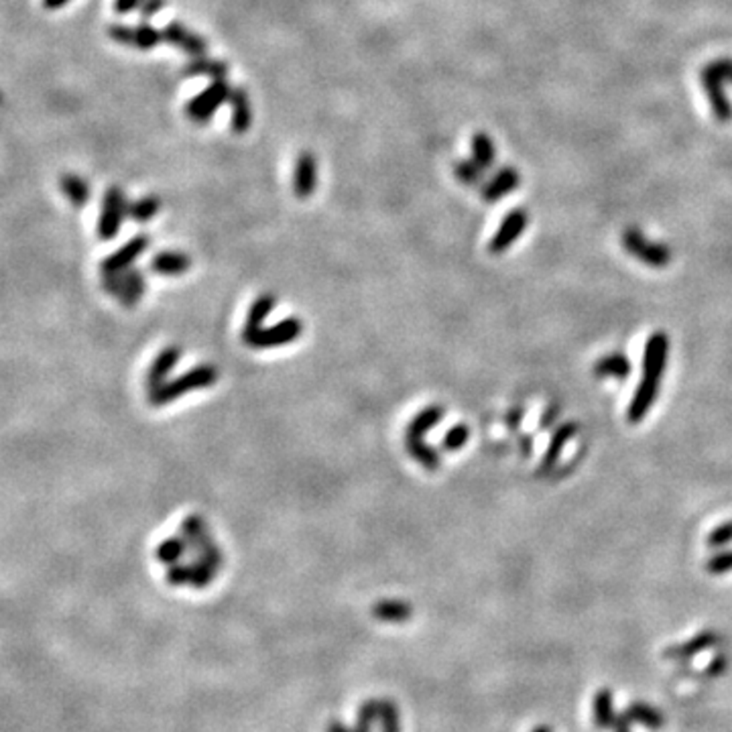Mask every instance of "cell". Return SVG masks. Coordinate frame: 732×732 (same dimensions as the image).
<instances>
[{"instance_id":"6da1fadb","label":"cell","mask_w":732,"mask_h":732,"mask_svg":"<svg viewBox=\"0 0 732 732\" xmlns=\"http://www.w3.org/2000/svg\"><path fill=\"white\" fill-rule=\"evenodd\" d=\"M218 383V369L212 364H198L194 369H189L187 372H183L181 377L173 378V381H167L165 385H161L159 389L149 391V403L153 407H163L171 401L179 399L183 395L192 391L208 389Z\"/></svg>"},{"instance_id":"7a4b0ae2","label":"cell","mask_w":732,"mask_h":732,"mask_svg":"<svg viewBox=\"0 0 732 732\" xmlns=\"http://www.w3.org/2000/svg\"><path fill=\"white\" fill-rule=\"evenodd\" d=\"M102 287L112 298H116L124 307L137 306L147 291V279L143 271L131 269L118 273H102Z\"/></svg>"},{"instance_id":"3957f363","label":"cell","mask_w":732,"mask_h":732,"mask_svg":"<svg viewBox=\"0 0 732 732\" xmlns=\"http://www.w3.org/2000/svg\"><path fill=\"white\" fill-rule=\"evenodd\" d=\"M623 249L629 252L631 257L639 259L643 265L651 267V269H664L672 260L670 246L649 241V238L635 227H629L623 232Z\"/></svg>"},{"instance_id":"277c9868","label":"cell","mask_w":732,"mask_h":732,"mask_svg":"<svg viewBox=\"0 0 732 732\" xmlns=\"http://www.w3.org/2000/svg\"><path fill=\"white\" fill-rule=\"evenodd\" d=\"M232 86L227 80H214L186 104V115L195 124H206L214 118L218 108L228 102Z\"/></svg>"},{"instance_id":"5b68a950","label":"cell","mask_w":732,"mask_h":732,"mask_svg":"<svg viewBox=\"0 0 732 732\" xmlns=\"http://www.w3.org/2000/svg\"><path fill=\"white\" fill-rule=\"evenodd\" d=\"M126 216H129V202H126L123 187H118V186L108 187L102 200V210H100V218H98L96 235L100 236L102 241H112V238H116Z\"/></svg>"},{"instance_id":"8992f818","label":"cell","mask_w":732,"mask_h":732,"mask_svg":"<svg viewBox=\"0 0 732 732\" xmlns=\"http://www.w3.org/2000/svg\"><path fill=\"white\" fill-rule=\"evenodd\" d=\"M304 332V323H301L299 318H285L274 323L271 328H260L259 332L249 338L244 344L251 348H279V346H287V344H291L298 340V338Z\"/></svg>"},{"instance_id":"52a82bcc","label":"cell","mask_w":732,"mask_h":732,"mask_svg":"<svg viewBox=\"0 0 732 732\" xmlns=\"http://www.w3.org/2000/svg\"><path fill=\"white\" fill-rule=\"evenodd\" d=\"M702 88L706 92L710 108H712V115L718 123H730L732 121V104L727 98V92H724V80L722 76L718 74V69L714 68V63L710 61L708 66H704L700 74Z\"/></svg>"},{"instance_id":"ba28073f","label":"cell","mask_w":732,"mask_h":732,"mask_svg":"<svg viewBox=\"0 0 732 732\" xmlns=\"http://www.w3.org/2000/svg\"><path fill=\"white\" fill-rule=\"evenodd\" d=\"M108 35L112 41L124 47L139 49V52H151L161 41V31L155 29L151 23H140L135 27L129 25H112L108 27Z\"/></svg>"},{"instance_id":"9c48e42d","label":"cell","mask_w":732,"mask_h":732,"mask_svg":"<svg viewBox=\"0 0 732 732\" xmlns=\"http://www.w3.org/2000/svg\"><path fill=\"white\" fill-rule=\"evenodd\" d=\"M161 39L167 45L179 49L189 58H203L208 53V41L202 37L200 33L187 29L179 20H171L161 29Z\"/></svg>"},{"instance_id":"30bf717a","label":"cell","mask_w":732,"mask_h":732,"mask_svg":"<svg viewBox=\"0 0 732 732\" xmlns=\"http://www.w3.org/2000/svg\"><path fill=\"white\" fill-rule=\"evenodd\" d=\"M527 224H529V214H527L525 208L511 210V212L503 218L501 227H498V230L495 232V236L490 238L489 251L492 252V255H501V252L509 251L513 243L523 235Z\"/></svg>"},{"instance_id":"8fae6325","label":"cell","mask_w":732,"mask_h":732,"mask_svg":"<svg viewBox=\"0 0 732 732\" xmlns=\"http://www.w3.org/2000/svg\"><path fill=\"white\" fill-rule=\"evenodd\" d=\"M667 356H670V338L664 332H656L647 338L643 350V377L661 381L667 369Z\"/></svg>"},{"instance_id":"7c38bea8","label":"cell","mask_w":732,"mask_h":732,"mask_svg":"<svg viewBox=\"0 0 732 732\" xmlns=\"http://www.w3.org/2000/svg\"><path fill=\"white\" fill-rule=\"evenodd\" d=\"M151 244V238L145 236V235H139L135 238H131L129 243H124L121 249L112 252L107 259L102 260L100 265V271L102 273H118V271H124V269H131L132 265H135V260L143 255V252L149 249Z\"/></svg>"},{"instance_id":"4fadbf2b","label":"cell","mask_w":732,"mask_h":732,"mask_svg":"<svg viewBox=\"0 0 732 732\" xmlns=\"http://www.w3.org/2000/svg\"><path fill=\"white\" fill-rule=\"evenodd\" d=\"M318 187V159L314 153H299L293 169V192L299 200L312 198Z\"/></svg>"},{"instance_id":"5bb4252c","label":"cell","mask_w":732,"mask_h":732,"mask_svg":"<svg viewBox=\"0 0 732 732\" xmlns=\"http://www.w3.org/2000/svg\"><path fill=\"white\" fill-rule=\"evenodd\" d=\"M659 386L661 381H656V378H640L635 395H633L629 403V411H626V419H629L631 424H639V421L645 419V415L651 411V407L656 405V401L659 397Z\"/></svg>"},{"instance_id":"9a60e30c","label":"cell","mask_w":732,"mask_h":732,"mask_svg":"<svg viewBox=\"0 0 732 732\" xmlns=\"http://www.w3.org/2000/svg\"><path fill=\"white\" fill-rule=\"evenodd\" d=\"M521 183V175L515 167H503L492 175L489 181L482 183V200L495 203L503 200L505 195L515 192Z\"/></svg>"},{"instance_id":"2e32d148","label":"cell","mask_w":732,"mask_h":732,"mask_svg":"<svg viewBox=\"0 0 732 732\" xmlns=\"http://www.w3.org/2000/svg\"><path fill=\"white\" fill-rule=\"evenodd\" d=\"M179 358H181V348L178 346H167L161 350L157 358L151 362L149 370H147V378H145L147 391H155V389H159L161 385H165L167 377L171 375V370L178 366Z\"/></svg>"},{"instance_id":"e0dca14e","label":"cell","mask_w":732,"mask_h":732,"mask_svg":"<svg viewBox=\"0 0 732 732\" xmlns=\"http://www.w3.org/2000/svg\"><path fill=\"white\" fill-rule=\"evenodd\" d=\"M228 104L232 110V116H230L232 131H235L236 135H244L252 124V104H251L249 92H246L244 88H232Z\"/></svg>"},{"instance_id":"ac0fdd59","label":"cell","mask_w":732,"mask_h":732,"mask_svg":"<svg viewBox=\"0 0 732 732\" xmlns=\"http://www.w3.org/2000/svg\"><path fill=\"white\" fill-rule=\"evenodd\" d=\"M274 304H277V299H274V295H271V293H260L259 298L252 301V306L249 309V315H246L244 328H243V340L244 342L249 340V338L255 336L259 330L265 326V322L271 315Z\"/></svg>"},{"instance_id":"d6986e66","label":"cell","mask_w":732,"mask_h":732,"mask_svg":"<svg viewBox=\"0 0 732 732\" xmlns=\"http://www.w3.org/2000/svg\"><path fill=\"white\" fill-rule=\"evenodd\" d=\"M718 643H720V635H718V633H714V631H702V633H698V635H696V637L686 640V643L675 645V647H670V649H665L664 656H665L667 659H689V657L698 656V653H702V651L710 649V647H716Z\"/></svg>"},{"instance_id":"ffe728a7","label":"cell","mask_w":732,"mask_h":732,"mask_svg":"<svg viewBox=\"0 0 732 732\" xmlns=\"http://www.w3.org/2000/svg\"><path fill=\"white\" fill-rule=\"evenodd\" d=\"M189 267H192V259L179 251L157 252L151 259V271L163 274V277H179V274L189 271Z\"/></svg>"},{"instance_id":"44dd1931","label":"cell","mask_w":732,"mask_h":732,"mask_svg":"<svg viewBox=\"0 0 732 732\" xmlns=\"http://www.w3.org/2000/svg\"><path fill=\"white\" fill-rule=\"evenodd\" d=\"M443 415H446V410L442 405H429L421 410L407 426L405 440H426V435L440 424Z\"/></svg>"},{"instance_id":"7402d4cb","label":"cell","mask_w":732,"mask_h":732,"mask_svg":"<svg viewBox=\"0 0 732 732\" xmlns=\"http://www.w3.org/2000/svg\"><path fill=\"white\" fill-rule=\"evenodd\" d=\"M228 63L222 60H210L203 55V58H194L189 63L183 66V77H210V80H227L228 77Z\"/></svg>"},{"instance_id":"603a6c76","label":"cell","mask_w":732,"mask_h":732,"mask_svg":"<svg viewBox=\"0 0 732 732\" xmlns=\"http://www.w3.org/2000/svg\"><path fill=\"white\" fill-rule=\"evenodd\" d=\"M633 366L631 361L623 352H610V354L598 358L594 364V375L601 378H617V381H626L631 375Z\"/></svg>"},{"instance_id":"cb8c5ba5","label":"cell","mask_w":732,"mask_h":732,"mask_svg":"<svg viewBox=\"0 0 732 732\" xmlns=\"http://www.w3.org/2000/svg\"><path fill=\"white\" fill-rule=\"evenodd\" d=\"M60 189L74 208H84L90 202V186L88 181L76 173H63L60 178Z\"/></svg>"},{"instance_id":"d4e9b609","label":"cell","mask_w":732,"mask_h":732,"mask_svg":"<svg viewBox=\"0 0 732 732\" xmlns=\"http://www.w3.org/2000/svg\"><path fill=\"white\" fill-rule=\"evenodd\" d=\"M413 615V607L405 601H378L372 607V617L381 623H407Z\"/></svg>"},{"instance_id":"484cf974","label":"cell","mask_w":732,"mask_h":732,"mask_svg":"<svg viewBox=\"0 0 732 732\" xmlns=\"http://www.w3.org/2000/svg\"><path fill=\"white\" fill-rule=\"evenodd\" d=\"M181 537L187 541L189 549H194V552H198V549L206 547L208 544H212V535L208 531V525L203 517L200 515H189L186 521L181 523Z\"/></svg>"},{"instance_id":"4316f807","label":"cell","mask_w":732,"mask_h":732,"mask_svg":"<svg viewBox=\"0 0 732 732\" xmlns=\"http://www.w3.org/2000/svg\"><path fill=\"white\" fill-rule=\"evenodd\" d=\"M623 716L629 722L643 724V727L651 728V730H659L665 727V716L661 714L656 706H649V704H645V702L631 704V706L623 712Z\"/></svg>"},{"instance_id":"83f0119b","label":"cell","mask_w":732,"mask_h":732,"mask_svg":"<svg viewBox=\"0 0 732 732\" xmlns=\"http://www.w3.org/2000/svg\"><path fill=\"white\" fill-rule=\"evenodd\" d=\"M576 434H578V424H574V421H569V424H561L558 429H555L552 435V442H549V446H547V452L544 456V462H541V470L552 468L553 464L558 462L561 450L566 448V443L572 440Z\"/></svg>"},{"instance_id":"f1b7e54d","label":"cell","mask_w":732,"mask_h":732,"mask_svg":"<svg viewBox=\"0 0 732 732\" xmlns=\"http://www.w3.org/2000/svg\"><path fill=\"white\" fill-rule=\"evenodd\" d=\"M405 450L419 466H424L429 473H434V470H438L442 466V458L438 454V450L426 443V440H405Z\"/></svg>"},{"instance_id":"f546056e","label":"cell","mask_w":732,"mask_h":732,"mask_svg":"<svg viewBox=\"0 0 732 732\" xmlns=\"http://www.w3.org/2000/svg\"><path fill=\"white\" fill-rule=\"evenodd\" d=\"M470 149H473V157L470 159H473L474 163L482 169V171H489V169L495 165L497 149L487 132H476L473 140H470Z\"/></svg>"},{"instance_id":"4dcf8cb0","label":"cell","mask_w":732,"mask_h":732,"mask_svg":"<svg viewBox=\"0 0 732 732\" xmlns=\"http://www.w3.org/2000/svg\"><path fill=\"white\" fill-rule=\"evenodd\" d=\"M189 549L187 541L181 537V535H173V537H169L165 541H161L155 549V558H157L161 564H178V561L186 555V552Z\"/></svg>"},{"instance_id":"1f68e13d","label":"cell","mask_w":732,"mask_h":732,"mask_svg":"<svg viewBox=\"0 0 732 732\" xmlns=\"http://www.w3.org/2000/svg\"><path fill=\"white\" fill-rule=\"evenodd\" d=\"M594 724L598 728H612V724L617 720L615 710H612V692L610 689H601L594 696Z\"/></svg>"},{"instance_id":"d6a6232c","label":"cell","mask_w":732,"mask_h":732,"mask_svg":"<svg viewBox=\"0 0 732 732\" xmlns=\"http://www.w3.org/2000/svg\"><path fill=\"white\" fill-rule=\"evenodd\" d=\"M159 208H161V200L157 198V195H143V198L129 203V218L140 224L149 222L155 216H157Z\"/></svg>"},{"instance_id":"836d02e7","label":"cell","mask_w":732,"mask_h":732,"mask_svg":"<svg viewBox=\"0 0 732 732\" xmlns=\"http://www.w3.org/2000/svg\"><path fill=\"white\" fill-rule=\"evenodd\" d=\"M189 568H192V578H189V586L198 588V590L206 588L210 582H214V578L218 576V569H220V566L212 564V561L200 560V558H195L192 564H189Z\"/></svg>"},{"instance_id":"e575fe53","label":"cell","mask_w":732,"mask_h":732,"mask_svg":"<svg viewBox=\"0 0 732 732\" xmlns=\"http://www.w3.org/2000/svg\"><path fill=\"white\" fill-rule=\"evenodd\" d=\"M482 169L478 167L473 159H460L456 161L454 165V175L458 181L464 183V186H481L482 183Z\"/></svg>"},{"instance_id":"d590c367","label":"cell","mask_w":732,"mask_h":732,"mask_svg":"<svg viewBox=\"0 0 732 732\" xmlns=\"http://www.w3.org/2000/svg\"><path fill=\"white\" fill-rule=\"evenodd\" d=\"M468 440H470V427L464 424H458L454 427H450L446 435H443L442 448L446 450V452H458V450H462L464 446H466Z\"/></svg>"},{"instance_id":"8d00e7d4","label":"cell","mask_w":732,"mask_h":732,"mask_svg":"<svg viewBox=\"0 0 732 732\" xmlns=\"http://www.w3.org/2000/svg\"><path fill=\"white\" fill-rule=\"evenodd\" d=\"M378 722L383 724V732H401L399 710H397L395 702L381 698V714H378Z\"/></svg>"},{"instance_id":"74e56055","label":"cell","mask_w":732,"mask_h":732,"mask_svg":"<svg viewBox=\"0 0 732 732\" xmlns=\"http://www.w3.org/2000/svg\"><path fill=\"white\" fill-rule=\"evenodd\" d=\"M730 541H732V521H724V523H720L716 529L708 533L706 544L710 547H722V545L730 544Z\"/></svg>"},{"instance_id":"f35d334b","label":"cell","mask_w":732,"mask_h":732,"mask_svg":"<svg viewBox=\"0 0 732 732\" xmlns=\"http://www.w3.org/2000/svg\"><path fill=\"white\" fill-rule=\"evenodd\" d=\"M706 569L710 574H727L732 572V552H722V553H716L712 558L708 560Z\"/></svg>"},{"instance_id":"ab89813d","label":"cell","mask_w":732,"mask_h":732,"mask_svg":"<svg viewBox=\"0 0 732 732\" xmlns=\"http://www.w3.org/2000/svg\"><path fill=\"white\" fill-rule=\"evenodd\" d=\"M192 578V568L189 564H173L167 569V582L173 584V586H186Z\"/></svg>"},{"instance_id":"60d3db41","label":"cell","mask_w":732,"mask_h":732,"mask_svg":"<svg viewBox=\"0 0 732 732\" xmlns=\"http://www.w3.org/2000/svg\"><path fill=\"white\" fill-rule=\"evenodd\" d=\"M165 6H167V0H145L139 9L143 23H149L153 17H157L159 12L165 9Z\"/></svg>"},{"instance_id":"b9f144b4","label":"cell","mask_w":732,"mask_h":732,"mask_svg":"<svg viewBox=\"0 0 732 732\" xmlns=\"http://www.w3.org/2000/svg\"><path fill=\"white\" fill-rule=\"evenodd\" d=\"M328 732H370V724L362 722V720H356L354 728H346L344 724L332 720L328 724Z\"/></svg>"},{"instance_id":"7bdbcfd3","label":"cell","mask_w":732,"mask_h":732,"mask_svg":"<svg viewBox=\"0 0 732 732\" xmlns=\"http://www.w3.org/2000/svg\"><path fill=\"white\" fill-rule=\"evenodd\" d=\"M145 0H115V11L118 15H129L131 11H139Z\"/></svg>"},{"instance_id":"ee69618b","label":"cell","mask_w":732,"mask_h":732,"mask_svg":"<svg viewBox=\"0 0 732 732\" xmlns=\"http://www.w3.org/2000/svg\"><path fill=\"white\" fill-rule=\"evenodd\" d=\"M712 63H714V68L718 69V74L722 76V80L732 84V60L722 58V60H716Z\"/></svg>"},{"instance_id":"f6af8a7d","label":"cell","mask_w":732,"mask_h":732,"mask_svg":"<svg viewBox=\"0 0 732 732\" xmlns=\"http://www.w3.org/2000/svg\"><path fill=\"white\" fill-rule=\"evenodd\" d=\"M724 670H727V657L718 656L712 664H710V670L706 672V675H720Z\"/></svg>"},{"instance_id":"bcb514c9","label":"cell","mask_w":732,"mask_h":732,"mask_svg":"<svg viewBox=\"0 0 732 732\" xmlns=\"http://www.w3.org/2000/svg\"><path fill=\"white\" fill-rule=\"evenodd\" d=\"M69 3H72V0H44V9L45 11H60Z\"/></svg>"},{"instance_id":"7dc6e473","label":"cell","mask_w":732,"mask_h":732,"mask_svg":"<svg viewBox=\"0 0 732 732\" xmlns=\"http://www.w3.org/2000/svg\"><path fill=\"white\" fill-rule=\"evenodd\" d=\"M629 720H626V718L621 714V716H617V720H615V724H612V730L615 732H629Z\"/></svg>"},{"instance_id":"c3c4849f","label":"cell","mask_w":732,"mask_h":732,"mask_svg":"<svg viewBox=\"0 0 732 732\" xmlns=\"http://www.w3.org/2000/svg\"><path fill=\"white\" fill-rule=\"evenodd\" d=\"M531 732H552V728H549V727H537V728H533Z\"/></svg>"}]
</instances>
